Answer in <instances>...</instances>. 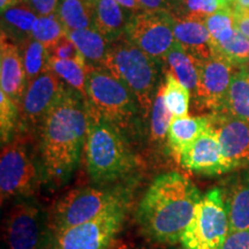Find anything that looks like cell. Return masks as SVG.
<instances>
[{
  "label": "cell",
  "instance_id": "1",
  "mask_svg": "<svg viewBox=\"0 0 249 249\" xmlns=\"http://www.w3.org/2000/svg\"><path fill=\"white\" fill-rule=\"evenodd\" d=\"M88 103L82 93L67 88L40 124V160L46 185L60 187L71 178L86 144Z\"/></svg>",
  "mask_w": 249,
  "mask_h": 249
},
{
  "label": "cell",
  "instance_id": "2",
  "mask_svg": "<svg viewBox=\"0 0 249 249\" xmlns=\"http://www.w3.org/2000/svg\"><path fill=\"white\" fill-rule=\"evenodd\" d=\"M201 197L187 177L179 172L160 174L149 186L136 211L141 231L160 244L181 242Z\"/></svg>",
  "mask_w": 249,
  "mask_h": 249
},
{
  "label": "cell",
  "instance_id": "3",
  "mask_svg": "<svg viewBox=\"0 0 249 249\" xmlns=\"http://www.w3.org/2000/svg\"><path fill=\"white\" fill-rule=\"evenodd\" d=\"M89 177L99 186L124 180L138 166L124 135L107 121L89 114L85 144Z\"/></svg>",
  "mask_w": 249,
  "mask_h": 249
},
{
  "label": "cell",
  "instance_id": "4",
  "mask_svg": "<svg viewBox=\"0 0 249 249\" xmlns=\"http://www.w3.org/2000/svg\"><path fill=\"white\" fill-rule=\"evenodd\" d=\"M157 62L126 37L110 42L101 62L133 93L143 112V119L151 112L156 93L160 87L158 85Z\"/></svg>",
  "mask_w": 249,
  "mask_h": 249
},
{
  "label": "cell",
  "instance_id": "5",
  "mask_svg": "<svg viewBox=\"0 0 249 249\" xmlns=\"http://www.w3.org/2000/svg\"><path fill=\"white\" fill-rule=\"evenodd\" d=\"M86 99L89 114L107 121L124 134L138 124V107L127 87L102 65H88Z\"/></svg>",
  "mask_w": 249,
  "mask_h": 249
},
{
  "label": "cell",
  "instance_id": "6",
  "mask_svg": "<svg viewBox=\"0 0 249 249\" xmlns=\"http://www.w3.org/2000/svg\"><path fill=\"white\" fill-rule=\"evenodd\" d=\"M129 191L123 186L83 187L71 189L59 198L50 214L52 231L81 225L128 208Z\"/></svg>",
  "mask_w": 249,
  "mask_h": 249
},
{
  "label": "cell",
  "instance_id": "7",
  "mask_svg": "<svg viewBox=\"0 0 249 249\" xmlns=\"http://www.w3.org/2000/svg\"><path fill=\"white\" fill-rule=\"evenodd\" d=\"M42 183H46L42 160L34 154L29 143L14 138L2 145L0 156L1 203L33 197Z\"/></svg>",
  "mask_w": 249,
  "mask_h": 249
},
{
  "label": "cell",
  "instance_id": "8",
  "mask_svg": "<svg viewBox=\"0 0 249 249\" xmlns=\"http://www.w3.org/2000/svg\"><path fill=\"white\" fill-rule=\"evenodd\" d=\"M50 214L34 197L12 202L2 220L4 249H52Z\"/></svg>",
  "mask_w": 249,
  "mask_h": 249
},
{
  "label": "cell",
  "instance_id": "9",
  "mask_svg": "<svg viewBox=\"0 0 249 249\" xmlns=\"http://www.w3.org/2000/svg\"><path fill=\"white\" fill-rule=\"evenodd\" d=\"M230 232L223 191L213 188L201 197L181 238L185 249H218Z\"/></svg>",
  "mask_w": 249,
  "mask_h": 249
},
{
  "label": "cell",
  "instance_id": "10",
  "mask_svg": "<svg viewBox=\"0 0 249 249\" xmlns=\"http://www.w3.org/2000/svg\"><path fill=\"white\" fill-rule=\"evenodd\" d=\"M174 18L166 11L135 12L127 24L124 37L155 60L166 58L177 44Z\"/></svg>",
  "mask_w": 249,
  "mask_h": 249
},
{
  "label": "cell",
  "instance_id": "11",
  "mask_svg": "<svg viewBox=\"0 0 249 249\" xmlns=\"http://www.w3.org/2000/svg\"><path fill=\"white\" fill-rule=\"evenodd\" d=\"M127 208L53 233L52 249H108L123 227Z\"/></svg>",
  "mask_w": 249,
  "mask_h": 249
},
{
  "label": "cell",
  "instance_id": "12",
  "mask_svg": "<svg viewBox=\"0 0 249 249\" xmlns=\"http://www.w3.org/2000/svg\"><path fill=\"white\" fill-rule=\"evenodd\" d=\"M234 66L233 62L217 53L198 60V80L194 90L195 102L198 107L213 112L223 111L235 74Z\"/></svg>",
  "mask_w": 249,
  "mask_h": 249
},
{
  "label": "cell",
  "instance_id": "13",
  "mask_svg": "<svg viewBox=\"0 0 249 249\" xmlns=\"http://www.w3.org/2000/svg\"><path fill=\"white\" fill-rule=\"evenodd\" d=\"M66 89L64 81L51 68L28 83L20 107V113L24 123L31 126L42 124L49 111L60 99Z\"/></svg>",
  "mask_w": 249,
  "mask_h": 249
},
{
  "label": "cell",
  "instance_id": "14",
  "mask_svg": "<svg viewBox=\"0 0 249 249\" xmlns=\"http://www.w3.org/2000/svg\"><path fill=\"white\" fill-rule=\"evenodd\" d=\"M208 127L216 134L223 154L233 170L249 164V124L229 112H213Z\"/></svg>",
  "mask_w": 249,
  "mask_h": 249
},
{
  "label": "cell",
  "instance_id": "15",
  "mask_svg": "<svg viewBox=\"0 0 249 249\" xmlns=\"http://www.w3.org/2000/svg\"><path fill=\"white\" fill-rule=\"evenodd\" d=\"M185 169L204 176H218L233 170L223 154L217 135L209 127L180 157Z\"/></svg>",
  "mask_w": 249,
  "mask_h": 249
},
{
  "label": "cell",
  "instance_id": "16",
  "mask_svg": "<svg viewBox=\"0 0 249 249\" xmlns=\"http://www.w3.org/2000/svg\"><path fill=\"white\" fill-rule=\"evenodd\" d=\"M28 86L22 54L8 34L1 30L0 37V87L9 98L18 105L22 103Z\"/></svg>",
  "mask_w": 249,
  "mask_h": 249
},
{
  "label": "cell",
  "instance_id": "17",
  "mask_svg": "<svg viewBox=\"0 0 249 249\" xmlns=\"http://www.w3.org/2000/svg\"><path fill=\"white\" fill-rule=\"evenodd\" d=\"M173 31L177 43L198 60L208 59L213 54L204 20L191 17L174 18Z\"/></svg>",
  "mask_w": 249,
  "mask_h": 249
},
{
  "label": "cell",
  "instance_id": "18",
  "mask_svg": "<svg viewBox=\"0 0 249 249\" xmlns=\"http://www.w3.org/2000/svg\"><path fill=\"white\" fill-rule=\"evenodd\" d=\"M223 196L230 232L249 230V171L233 179Z\"/></svg>",
  "mask_w": 249,
  "mask_h": 249
},
{
  "label": "cell",
  "instance_id": "19",
  "mask_svg": "<svg viewBox=\"0 0 249 249\" xmlns=\"http://www.w3.org/2000/svg\"><path fill=\"white\" fill-rule=\"evenodd\" d=\"M92 5L93 28L108 42L123 37L130 18L123 6L114 0H90Z\"/></svg>",
  "mask_w": 249,
  "mask_h": 249
},
{
  "label": "cell",
  "instance_id": "20",
  "mask_svg": "<svg viewBox=\"0 0 249 249\" xmlns=\"http://www.w3.org/2000/svg\"><path fill=\"white\" fill-rule=\"evenodd\" d=\"M208 128V117L174 118L167 132L166 141L171 152L179 161L183 151L187 150Z\"/></svg>",
  "mask_w": 249,
  "mask_h": 249
},
{
  "label": "cell",
  "instance_id": "21",
  "mask_svg": "<svg viewBox=\"0 0 249 249\" xmlns=\"http://www.w3.org/2000/svg\"><path fill=\"white\" fill-rule=\"evenodd\" d=\"M223 111L249 124V70L241 68L235 71Z\"/></svg>",
  "mask_w": 249,
  "mask_h": 249
},
{
  "label": "cell",
  "instance_id": "22",
  "mask_svg": "<svg viewBox=\"0 0 249 249\" xmlns=\"http://www.w3.org/2000/svg\"><path fill=\"white\" fill-rule=\"evenodd\" d=\"M55 14L66 31L93 28L91 1L60 0Z\"/></svg>",
  "mask_w": 249,
  "mask_h": 249
},
{
  "label": "cell",
  "instance_id": "23",
  "mask_svg": "<svg viewBox=\"0 0 249 249\" xmlns=\"http://www.w3.org/2000/svg\"><path fill=\"white\" fill-rule=\"evenodd\" d=\"M165 59L174 76L189 91L194 92L198 80V59L187 52L179 43L173 46Z\"/></svg>",
  "mask_w": 249,
  "mask_h": 249
},
{
  "label": "cell",
  "instance_id": "24",
  "mask_svg": "<svg viewBox=\"0 0 249 249\" xmlns=\"http://www.w3.org/2000/svg\"><path fill=\"white\" fill-rule=\"evenodd\" d=\"M1 15L2 27L6 26V29L2 28V30H11L14 35L21 37L26 36L27 38L31 37L34 27L39 18L24 0H20L14 5L9 6L8 8L1 12Z\"/></svg>",
  "mask_w": 249,
  "mask_h": 249
},
{
  "label": "cell",
  "instance_id": "25",
  "mask_svg": "<svg viewBox=\"0 0 249 249\" xmlns=\"http://www.w3.org/2000/svg\"><path fill=\"white\" fill-rule=\"evenodd\" d=\"M49 66L71 89L82 93L86 97L88 64H87V59L85 57L77 59L50 58Z\"/></svg>",
  "mask_w": 249,
  "mask_h": 249
},
{
  "label": "cell",
  "instance_id": "26",
  "mask_svg": "<svg viewBox=\"0 0 249 249\" xmlns=\"http://www.w3.org/2000/svg\"><path fill=\"white\" fill-rule=\"evenodd\" d=\"M67 35L75 43L87 60L99 64L103 61L110 42L95 28L67 31Z\"/></svg>",
  "mask_w": 249,
  "mask_h": 249
},
{
  "label": "cell",
  "instance_id": "27",
  "mask_svg": "<svg viewBox=\"0 0 249 249\" xmlns=\"http://www.w3.org/2000/svg\"><path fill=\"white\" fill-rule=\"evenodd\" d=\"M204 23L209 33L213 51L231 38L236 30L233 8H230L229 6L209 15L204 20Z\"/></svg>",
  "mask_w": 249,
  "mask_h": 249
},
{
  "label": "cell",
  "instance_id": "28",
  "mask_svg": "<svg viewBox=\"0 0 249 249\" xmlns=\"http://www.w3.org/2000/svg\"><path fill=\"white\" fill-rule=\"evenodd\" d=\"M22 59L28 83L50 68L48 49L33 37L22 42Z\"/></svg>",
  "mask_w": 249,
  "mask_h": 249
},
{
  "label": "cell",
  "instance_id": "29",
  "mask_svg": "<svg viewBox=\"0 0 249 249\" xmlns=\"http://www.w3.org/2000/svg\"><path fill=\"white\" fill-rule=\"evenodd\" d=\"M163 90L165 103L174 118L188 116L191 91L174 76L172 71L166 74Z\"/></svg>",
  "mask_w": 249,
  "mask_h": 249
},
{
  "label": "cell",
  "instance_id": "30",
  "mask_svg": "<svg viewBox=\"0 0 249 249\" xmlns=\"http://www.w3.org/2000/svg\"><path fill=\"white\" fill-rule=\"evenodd\" d=\"M174 119L172 112L169 110L164 99L163 86L160 85L158 89L151 108L150 119V133L151 140L154 142H161L166 140L170 124Z\"/></svg>",
  "mask_w": 249,
  "mask_h": 249
},
{
  "label": "cell",
  "instance_id": "31",
  "mask_svg": "<svg viewBox=\"0 0 249 249\" xmlns=\"http://www.w3.org/2000/svg\"><path fill=\"white\" fill-rule=\"evenodd\" d=\"M67 34L57 14L39 17L34 27L31 37L42 43L46 49H50L55 42Z\"/></svg>",
  "mask_w": 249,
  "mask_h": 249
},
{
  "label": "cell",
  "instance_id": "32",
  "mask_svg": "<svg viewBox=\"0 0 249 249\" xmlns=\"http://www.w3.org/2000/svg\"><path fill=\"white\" fill-rule=\"evenodd\" d=\"M20 108L4 91H0V136L5 145L14 139Z\"/></svg>",
  "mask_w": 249,
  "mask_h": 249
},
{
  "label": "cell",
  "instance_id": "33",
  "mask_svg": "<svg viewBox=\"0 0 249 249\" xmlns=\"http://www.w3.org/2000/svg\"><path fill=\"white\" fill-rule=\"evenodd\" d=\"M213 52L223 55L234 65L246 64L249 58V38L236 29L231 38Z\"/></svg>",
  "mask_w": 249,
  "mask_h": 249
},
{
  "label": "cell",
  "instance_id": "34",
  "mask_svg": "<svg viewBox=\"0 0 249 249\" xmlns=\"http://www.w3.org/2000/svg\"><path fill=\"white\" fill-rule=\"evenodd\" d=\"M183 5L187 13L186 17L197 18L201 20H205L209 15L227 7V4L223 0H186Z\"/></svg>",
  "mask_w": 249,
  "mask_h": 249
},
{
  "label": "cell",
  "instance_id": "35",
  "mask_svg": "<svg viewBox=\"0 0 249 249\" xmlns=\"http://www.w3.org/2000/svg\"><path fill=\"white\" fill-rule=\"evenodd\" d=\"M48 51L50 58L77 59L83 57L75 43L71 39V37L67 34L62 36L58 42H55Z\"/></svg>",
  "mask_w": 249,
  "mask_h": 249
},
{
  "label": "cell",
  "instance_id": "36",
  "mask_svg": "<svg viewBox=\"0 0 249 249\" xmlns=\"http://www.w3.org/2000/svg\"><path fill=\"white\" fill-rule=\"evenodd\" d=\"M218 249H249V230L229 232Z\"/></svg>",
  "mask_w": 249,
  "mask_h": 249
},
{
  "label": "cell",
  "instance_id": "37",
  "mask_svg": "<svg viewBox=\"0 0 249 249\" xmlns=\"http://www.w3.org/2000/svg\"><path fill=\"white\" fill-rule=\"evenodd\" d=\"M31 8L36 12L38 17L55 14L60 0H24Z\"/></svg>",
  "mask_w": 249,
  "mask_h": 249
},
{
  "label": "cell",
  "instance_id": "38",
  "mask_svg": "<svg viewBox=\"0 0 249 249\" xmlns=\"http://www.w3.org/2000/svg\"><path fill=\"white\" fill-rule=\"evenodd\" d=\"M235 28L249 38V9L233 7Z\"/></svg>",
  "mask_w": 249,
  "mask_h": 249
},
{
  "label": "cell",
  "instance_id": "39",
  "mask_svg": "<svg viewBox=\"0 0 249 249\" xmlns=\"http://www.w3.org/2000/svg\"><path fill=\"white\" fill-rule=\"evenodd\" d=\"M142 7L148 11H166L170 7V0H138Z\"/></svg>",
  "mask_w": 249,
  "mask_h": 249
},
{
  "label": "cell",
  "instance_id": "40",
  "mask_svg": "<svg viewBox=\"0 0 249 249\" xmlns=\"http://www.w3.org/2000/svg\"><path fill=\"white\" fill-rule=\"evenodd\" d=\"M118 4L123 6L124 8L128 9L132 12H141L144 11V8L142 7V5L140 4L138 0H114Z\"/></svg>",
  "mask_w": 249,
  "mask_h": 249
},
{
  "label": "cell",
  "instance_id": "41",
  "mask_svg": "<svg viewBox=\"0 0 249 249\" xmlns=\"http://www.w3.org/2000/svg\"><path fill=\"white\" fill-rule=\"evenodd\" d=\"M20 1V0H0V8H1V12L5 11L6 8H8L9 6L14 5L15 2Z\"/></svg>",
  "mask_w": 249,
  "mask_h": 249
},
{
  "label": "cell",
  "instance_id": "42",
  "mask_svg": "<svg viewBox=\"0 0 249 249\" xmlns=\"http://www.w3.org/2000/svg\"><path fill=\"white\" fill-rule=\"evenodd\" d=\"M235 7L249 9V0H235Z\"/></svg>",
  "mask_w": 249,
  "mask_h": 249
},
{
  "label": "cell",
  "instance_id": "43",
  "mask_svg": "<svg viewBox=\"0 0 249 249\" xmlns=\"http://www.w3.org/2000/svg\"><path fill=\"white\" fill-rule=\"evenodd\" d=\"M223 1H225L226 4H229V2H231V1H235V0H223Z\"/></svg>",
  "mask_w": 249,
  "mask_h": 249
},
{
  "label": "cell",
  "instance_id": "44",
  "mask_svg": "<svg viewBox=\"0 0 249 249\" xmlns=\"http://www.w3.org/2000/svg\"><path fill=\"white\" fill-rule=\"evenodd\" d=\"M176 1H178V2H180V4H183V2L186 1V0H176Z\"/></svg>",
  "mask_w": 249,
  "mask_h": 249
},
{
  "label": "cell",
  "instance_id": "45",
  "mask_svg": "<svg viewBox=\"0 0 249 249\" xmlns=\"http://www.w3.org/2000/svg\"><path fill=\"white\" fill-rule=\"evenodd\" d=\"M246 64H247L248 66H249V58H248V60H247V62H246Z\"/></svg>",
  "mask_w": 249,
  "mask_h": 249
},
{
  "label": "cell",
  "instance_id": "46",
  "mask_svg": "<svg viewBox=\"0 0 249 249\" xmlns=\"http://www.w3.org/2000/svg\"><path fill=\"white\" fill-rule=\"evenodd\" d=\"M87 1H90V0H87Z\"/></svg>",
  "mask_w": 249,
  "mask_h": 249
}]
</instances>
